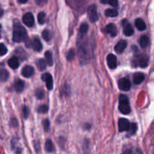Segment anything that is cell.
Returning <instances> with one entry per match:
<instances>
[{
    "instance_id": "cell-15",
    "label": "cell",
    "mask_w": 154,
    "mask_h": 154,
    "mask_svg": "<svg viewBox=\"0 0 154 154\" xmlns=\"http://www.w3.org/2000/svg\"><path fill=\"white\" fill-rule=\"evenodd\" d=\"M126 47H127V42H126V41L121 40L117 42V44L114 47V50L118 54H121V53H123L125 51Z\"/></svg>"
},
{
    "instance_id": "cell-38",
    "label": "cell",
    "mask_w": 154,
    "mask_h": 154,
    "mask_svg": "<svg viewBox=\"0 0 154 154\" xmlns=\"http://www.w3.org/2000/svg\"><path fill=\"white\" fill-rule=\"evenodd\" d=\"M3 14H4V10H3V9L1 8V6H0V17L2 16Z\"/></svg>"
},
{
    "instance_id": "cell-16",
    "label": "cell",
    "mask_w": 154,
    "mask_h": 154,
    "mask_svg": "<svg viewBox=\"0 0 154 154\" xmlns=\"http://www.w3.org/2000/svg\"><path fill=\"white\" fill-rule=\"evenodd\" d=\"M8 66L11 68L12 69H16L19 67L20 66V61L19 59L17 57H13L11 59H9L8 62Z\"/></svg>"
},
{
    "instance_id": "cell-28",
    "label": "cell",
    "mask_w": 154,
    "mask_h": 154,
    "mask_svg": "<svg viewBox=\"0 0 154 154\" xmlns=\"http://www.w3.org/2000/svg\"><path fill=\"white\" fill-rule=\"evenodd\" d=\"M38 21L41 25L45 24V23L46 22V14H45V12H40L38 14Z\"/></svg>"
},
{
    "instance_id": "cell-22",
    "label": "cell",
    "mask_w": 154,
    "mask_h": 154,
    "mask_svg": "<svg viewBox=\"0 0 154 154\" xmlns=\"http://www.w3.org/2000/svg\"><path fill=\"white\" fill-rule=\"evenodd\" d=\"M45 147L46 151L49 152V153H52V152H54V150H55V147H54V144H53L52 141H51V140H48V141H46Z\"/></svg>"
},
{
    "instance_id": "cell-23",
    "label": "cell",
    "mask_w": 154,
    "mask_h": 154,
    "mask_svg": "<svg viewBox=\"0 0 154 154\" xmlns=\"http://www.w3.org/2000/svg\"><path fill=\"white\" fill-rule=\"evenodd\" d=\"M46 61L44 60L43 59H38V60L36 61V66H37L38 69L40 71H44L46 69Z\"/></svg>"
},
{
    "instance_id": "cell-36",
    "label": "cell",
    "mask_w": 154,
    "mask_h": 154,
    "mask_svg": "<svg viewBox=\"0 0 154 154\" xmlns=\"http://www.w3.org/2000/svg\"><path fill=\"white\" fill-rule=\"evenodd\" d=\"M101 2L104 3V4L111 5L114 7H117V5H118V2L117 0H112V1H101Z\"/></svg>"
},
{
    "instance_id": "cell-31",
    "label": "cell",
    "mask_w": 154,
    "mask_h": 154,
    "mask_svg": "<svg viewBox=\"0 0 154 154\" xmlns=\"http://www.w3.org/2000/svg\"><path fill=\"white\" fill-rule=\"evenodd\" d=\"M89 26L87 23H83L80 27L79 33L80 34H87V31H88Z\"/></svg>"
},
{
    "instance_id": "cell-30",
    "label": "cell",
    "mask_w": 154,
    "mask_h": 154,
    "mask_svg": "<svg viewBox=\"0 0 154 154\" xmlns=\"http://www.w3.org/2000/svg\"><path fill=\"white\" fill-rule=\"evenodd\" d=\"M35 96L38 99H43L44 96H45V92H44V90L42 88H38L35 90Z\"/></svg>"
},
{
    "instance_id": "cell-10",
    "label": "cell",
    "mask_w": 154,
    "mask_h": 154,
    "mask_svg": "<svg viewBox=\"0 0 154 154\" xmlns=\"http://www.w3.org/2000/svg\"><path fill=\"white\" fill-rule=\"evenodd\" d=\"M130 124L127 119L121 118L119 120L118 122V129L120 132H124V131H129Z\"/></svg>"
},
{
    "instance_id": "cell-29",
    "label": "cell",
    "mask_w": 154,
    "mask_h": 154,
    "mask_svg": "<svg viewBox=\"0 0 154 154\" xmlns=\"http://www.w3.org/2000/svg\"><path fill=\"white\" fill-rule=\"evenodd\" d=\"M137 131V125L136 123H132L130 124V127H129V135H128V136H130V135H135V132H136Z\"/></svg>"
},
{
    "instance_id": "cell-27",
    "label": "cell",
    "mask_w": 154,
    "mask_h": 154,
    "mask_svg": "<svg viewBox=\"0 0 154 154\" xmlns=\"http://www.w3.org/2000/svg\"><path fill=\"white\" fill-rule=\"evenodd\" d=\"M42 37H43V38L45 41L48 42V41H50L52 38V33H51V32L50 30L45 29L42 32Z\"/></svg>"
},
{
    "instance_id": "cell-3",
    "label": "cell",
    "mask_w": 154,
    "mask_h": 154,
    "mask_svg": "<svg viewBox=\"0 0 154 154\" xmlns=\"http://www.w3.org/2000/svg\"><path fill=\"white\" fill-rule=\"evenodd\" d=\"M119 110L123 114H129L131 112L129 99L126 95H120V97H119Z\"/></svg>"
},
{
    "instance_id": "cell-24",
    "label": "cell",
    "mask_w": 154,
    "mask_h": 154,
    "mask_svg": "<svg viewBox=\"0 0 154 154\" xmlns=\"http://www.w3.org/2000/svg\"><path fill=\"white\" fill-rule=\"evenodd\" d=\"M105 14L107 17H117L118 15L117 11L114 8L107 9V10H105Z\"/></svg>"
},
{
    "instance_id": "cell-5",
    "label": "cell",
    "mask_w": 154,
    "mask_h": 154,
    "mask_svg": "<svg viewBox=\"0 0 154 154\" xmlns=\"http://www.w3.org/2000/svg\"><path fill=\"white\" fill-rule=\"evenodd\" d=\"M87 14H88L90 20L91 22L95 23L99 19V15L97 12V7L96 5H91L87 8Z\"/></svg>"
},
{
    "instance_id": "cell-4",
    "label": "cell",
    "mask_w": 154,
    "mask_h": 154,
    "mask_svg": "<svg viewBox=\"0 0 154 154\" xmlns=\"http://www.w3.org/2000/svg\"><path fill=\"white\" fill-rule=\"evenodd\" d=\"M133 64L135 66L146 68L149 64V57L146 54H136L133 59Z\"/></svg>"
},
{
    "instance_id": "cell-26",
    "label": "cell",
    "mask_w": 154,
    "mask_h": 154,
    "mask_svg": "<svg viewBox=\"0 0 154 154\" xmlns=\"http://www.w3.org/2000/svg\"><path fill=\"white\" fill-rule=\"evenodd\" d=\"M122 154H143L141 150L138 148H135V147H132V148L128 149L126 151L123 152Z\"/></svg>"
},
{
    "instance_id": "cell-6",
    "label": "cell",
    "mask_w": 154,
    "mask_h": 154,
    "mask_svg": "<svg viewBox=\"0 0 154 154\" xmlns=\"http://www.w3.org/2000/svg\"><path fill=\"white\" fill-rule=\"evenodd\" d=\"M122 26H123V34L126 36H131L133 35L134 30L132 28V25L127 20H123L122 21Z\"/></svg>"
},
{
    "instance_id": "cell-40",
    "label": "cell",
    "mask_w": 154,
    "mask_h": 154,
    "mask_svg": "<svg viewBox=\"0 0 154 154\" xmlns=\"http://www.w3.org/2000/svg\"><path fill=\"white\" fill-rule=\"evenodd\" d=\"M1 29H2V26L0 24V38H1Z\"/></svg>"
},
{
    "instance_id": "cell-2",
    "label": "cell",
    "mask_w": 154,
    "mask_h": 154,
    "mask_svg": "<svg viewBox=\"0 0 154 154\" xmlns=\"http://www.w3.org/2000/svg\"><path fill=\"white\" fill-rule=\"evenodd\" d=\"M27 39L28 37L26 29L19 21L15 20L13 26V41L16 43H20L23 42H26Z\"/></svg>"
},
{
    "instance_id": "cell-18",
    "label": "cell",
    "mask_w": 154,
    "mask_h": 154,
    "mask_svg": "<svg viewBox=\"0 0 154 154\" xmlns=\"http://www.w3.org/2000/svg\"><path fill=\"white\" fill-rule=\"evenodd\" d=\"M135 27L139 31H144L146 29V28H147V26H146L144 21L142 19H141V18H138V19L135 20Z\"/></svg>"
},
{
    "instance_id": "cell-39",
    "label": "cell",
    "mask_w": 154,
    "mask_h": 154,
    "mask_svg": "<svg viewBox=\"0 0 154 154\" xmlns=\"http://www.w3.org/2000/svg\"><path fill=\"white\" fill-rule=\"evenodd\" d=\"M18 2L21 3V4H23V3H26L27 2V0H26V1H18Z\"/></svg>"
},
{
    "instance_id": "cell-11",
    "label": "cell",
    "mask_w": 154,
    "mask_h": 154,
    "mask_svg": "<svg viewBox=\"0 0 154 154\" xmlns=\"http://www.w3.org/2000/svg\"><path fill=\"white\" fill-rule=\"evenodd\" d=\"M102 31L106 34H110L111 37H115L117 34V29L114 23H109L103 29Z\"/></svg>"
},
{
    "instance_id": "cell-8",
    "label": "cell",
    "mask_w": 154,
    "mask_h": 154,
    "mask_svg": "<svg viewBox=\"0 0 154 154\" xmlns=\"http://www.w3.org/2000/svg\"><path fill=\"white\" fill-rule=\"evenodd\" d=\"M118 87L123 91H129L131 88V82L128 78H123L119 81Z\"/></svg>"
},
{
    "instance_id": "cell-32",
    "label": "cell",
    "mask_w": 154,
    "mask_h": 154,
    "mask_svg": "<svg viewBox=\"0 0 154 154\" xmlns=\"http://www.w3.org/2000/svg\"><path fill=\"white\" fill-rule=\"evenodd\" d=\"M75 55V51H74L73 49H71L69 50V52H68L67 54H66V58H67L68 60L71 61V60H72L74 59Z\"/></svg>"
},
{
    "instance_id": "cell-33",
    "label": "cell",
    "mask_w": 154,
    "mask_h": 154,
    "mask_svg": "<svg viewBox=\"0 0 154 154\" xmlns=\"http://www.w3.org/2000/svg\"><path fill=\"white\" fill-rule=\"evenodd\" d=\"M48 111V107L47 105H40L38 108V113H42V114H45Z\"/></svg>"
},
{
    "instance_id": "cell-19",
    "label": "cell",
    "mask_w": 154,
    "mask_h": 154,
    "mask_svg": "<svg viewBox=\"0 0 154 154\" xmlns=\"http://www.w3.org/2000/svg\"><path fill=\"white\" fill-rule=\"evenodd\" d=\"M24 87H25V84L21 80H17L15 81L14 83V89L17 93H21L23 90Z\"/></svg>"
},
{
    "instance_id": "cell-14",
    "label": "cell",
    "mask_w": 154,
    "mask_h": 154,
    "mask_svg": "<svg viewBox=\"0 0 154 154\" xmlns=\"http://www.w3.org/2000/svg\"><path fill=\"white\" fill-rule=\"evenodd\" d=\"M31 48H33L35 51L40 52L42 50V44L39 38H33L31 42Z\"/></svg>"
},
{
    "instance_id": "cell-35",
    "label": "cell",
    "mask_w": 154,
    "mask_h": 154,
    "mask_svg": "<svg viewBox=\"0 0 154 154\" xmlns=\"http://www.w3.org/2000/svg\"><path fill=\"white\" fill-rule=\"evenodd\" d=\"M42 124H43L44 126V129H45V132H48L49 130V127H50V121L48 119H45V120H43L42 122Z\"/></svg>"
},
{
    "instance_id": "cell-25",
    "label": "cell",
    "mask_w": 154,
    "mask_h": 154,
    "mask_svg": "<svg viewBox=\"0 0 154 154\" xmlns=\"http://www.w3.org/2000/svg\"><path fill=\"white\" fill-rule=\"evenodd\" d=\"M9 77V73L5 69H0V81H6Z\"/></svg>"
},
{
    "instance_id": "cell-34",
    "label": "cell",
    "mask_w": 154,
    "mask_h": 154,
    "mask_svg": "<svg viewBox=\"0 0 154 154\" xmlns=\"http://www.w3.org/2000/svg\"><path fill=\"white\" fill-rule=\"evenodd\" d=\"M8 49L4 44H0V56H4L5 54H7Z\"/></svg>"
},
{
    "instance_id": "cell-12",
    "label": "cell",
    "mask_w": 154,
    "mask_h": 154,
    "mask_svg": "<svg viewBox=\"0 0 154 154\" xmlns=\"http://www.w3.org/2000/svg\"><path fill=\"white\" fill-rule=\"evenodd\" d=\"M107 62H108V65L109 66L110 69H114L117 68V57L115 55L112 54H110L107 57Z\"/></svg>"
},
{
    "instance_id": "cell-20",
    "label": "cell",
    "mask_w": 154,
    "mask_h": 154,
    "mask_svg": "<svg viewBox=\"0 0 154 154\" xmlns=\"http://www.w3.org/2000/svg\"><path fill=\"white\" fill-rule=\"evenodd\" d=\"M45 57L47 64L49 66H52L54 65V60H53V56L51 51H46L45 54Z\"/></svg>"
},
{
    "instance_id": "cell-7",
    "label": "cell",
    "mask_w": 154,
    "mask_h": 154,
    "mask_svg": "<svg viewBox=\"0 0 154 154\" xmlns=\"http://www.w3.org/2000/svg\"><path fill=\"white\" fill-rule=\"evenodd\" d=\"M23 23L25 24L26 26L28 27L33 26L35 24V19L32 14L30 13V12L26 13L23 16Z\"/></svg>"
},
{
    "instance_id": "cell-1",
    "label": "cell",
    "mask_w": 154,
    "mask_h": 154,
    "mask_svg": "<svg viewBox=\"0 0 154 154\" xmlns=\"http://www.w3.org/2000/svg\"><path fill=\"white\" fill-rule=\"evenodd\" d=\"M87 34H78L77 39V46H78V56L80 63L82 65L87 64L90 61V52L88 41L86 38Z\"/></svg>"
},
{
    "instance_id": "cell-21",
    "label": "cell",
    "mask_w": 154,
    "mask_h": 154,
    "mask_svg": "<svg viewBox=\"0 0 154 154\" xmlns=\"http://www.w3.org/2000/svg\"><path fill=\"white\" fill-rule=\"evenodd\" d=\"M149 42H150V40H149V38L147 37V35H142L141 38H140L139 43L142 48H147V47L149 45Z\"/></svg>"
},
{
    "instance_id": "cell-9",
    "label": "cell",
    "mask_w": 154,
    "mask_h": 154,
    "mask_svg": "<svg viewBox=\"0 0 154 154\" xmlns=\"http://www.w3.org/2000/svg\"><path fill=\"white\" fill-rule=\"evenodd\" d=\"M42 81H45L46 84L47 88L49 90H51L54 87V81H53V78L51 74L45 73L42 75Z\"/></svg>"
},
{
    "instance_id": "cell-17",
    "label": "cell",
    "mask_w": 154,
    "mask_h": 154,
    "mask_svg": "<svg viewBox=\"0 0 154 154\" xmlns=\"http://www.w3.org/2000/svg\"><path fill=\"white\" fill-rule=\"evenodd\" d=\"M145 79V75L141 72H137L133 75V81L135 84H140Z\"/></svg>"
},
{
    "instance_id": "cell-13",
    "label": "cell",
    "mask_w": 154,
    "mask_h": 154,
    "mask_svg": "<svg viewBox=\"0 0 154 154\" xmlns=\"http://www.w3.org/2000/svg\"><path fill=\"white\" fill-rule=\"evenodd\" d=\"M34 68L31 66H25L22 69L21 74L25 78H30L34 75Z\"/></svg>"
},
{
    "instance_id": "cell-37",
    "label": "cell",
    "mask_w": 154,
    "mask_h": 154,
    "mask_svg": "<svg viewBox=\"0 0 154 154\" xmlns=\"http://www.w3.org/2000/svg\"><path fill=\"white\" fill-rule=\"evenodd\" d=\"M23 116H24V118L26 119L28 117L29 114V111L28 108H27L26 105H24L23 108Z\"/></svg>"
}]
</instances>
